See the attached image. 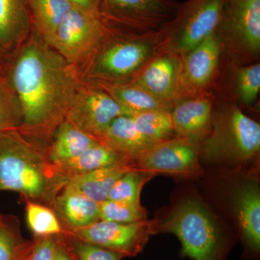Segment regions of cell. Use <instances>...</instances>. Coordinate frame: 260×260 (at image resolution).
Here are the masks:
<instances>
[{
	"instance_id": "cell-1",
	"label": "cell",
	"mask_w": 260,
	"mask_h": 260,
	"mask_svg": "<svg viewBox=\"0 0 260 260\" xmlns=\"http://www.w3.org/2000/svg\"><path fill=\"white\" fill-rule=\"evenodd\" d=\"M39 39L32 36L24 44L10 73L24 124L32 128L66 115L83 83L76 67Z\"/></svg>"
},
{
	"instance_id": "cell-2",
	"label": "cell",
	"mask_w": 260,
	"mask_h": 260,
	"mask_svg": "<svg viewBox=\"0 0 260 260\" xmlns=\"http://www.w3.org/2000/svg\"><path fill=\"white\" fill-rule=\"evenodd\" d=\"M160 30L142 34H121L109 29L88 61L87 78L90 83H119L129 81L161 48Z\"/></svg>"
},
{
	"instance_id": "cell-3",
	"label": "cell",
	"mask_w": 260,
	"mask_h": 260,
	"mask_svg": "<svg viewBox=\"0 0 260 260\" xmlns=\"http://www.w3.org/2000/svg\"><path fill=\"white\" fill-rule=\"evenodd\" d=\"M260 148V125L237 107L227 104L213 112L211 131L200 155L213 165L237 168L249 161Z\"/></svg>"
},
{
	"instance_id": "cell-4",
	"label": "cell",
	"mask_w": 260,
	"mask_h": 260,
	"mask_svg": "<svg viewBox=\"0 0 260 260\" xmlns=\"http://www.w3.org/2000/svg\"><path fill=\"white\" fill-rule=\"evenodd\" d=\"M153 233L175 234L181 254L193 260H223L228 241L203 202L191 198L183 201L161 221H151Z\"/></svg>"
},
{
	"instance_id": "cell-5",
	"label": "cell",
	"mask_w": 260,
	"mask_h": 260,
	"mask_svg": "<svg viewBox=\"0 0 260 260\" xmlns=\"http://www.w3.org/2000/svg\"><path fill=\"white\" fill-rule=\"evenodd\" d=\"M40 158L14 129L0 132V191L42 196L47 179Z\"/></svg>"
},
{
	"instance_id": "cell-6",
	"label": "cell",
	"mask_w": 260,
	"mask_h": 260,
	"mask_svg": "<svg viewBox=\"0 0 260 260\" xmlns=\"http://www.w3.org/2000/svg\"><path fill=\"white\" fill-rule=\"evenodd\" d=\"M225 0H188L160 28V51L183 56L216 31Z\"/></svg>"
},
{
	"instance_id": "cell-7",
	"label": "cell",
	"mask_w": 260,
	"mask_h": 260,
	"mask_svg": "<svg viewBox=\"0 0 260 260\" xmlns=\"http://www.w3.org/2000/svg\"><path fill=\"white\" fill-rule=\"evenodd\" d=\"M109 27V22L100 13L73 7L49 46L77 68V65L90 61L104 40Z\"/></svg>"
},
{
	"instance_id": "cell-8",
	"label": "cell",
	"mask_w": 260,
	"mask_h": 260,
	"mask_svg": "<svg viewBox=\"0 0 260 260\" xmlns=\"http://www.w3.org/2000/svg\"><path fill=\"white\" fill-rule=\"evenodd\" d=\"M134 160L135 169L153 175L195 176L201 173L199 145L179 136L155 143Z\"/></svg>"
},
{
	"instance_id": "cell-9",
	"label": "cell",
	"mask_w": 260,
	"mask_h": 260,
	"mask_svg": "<svg viewBox=\"0 0 260 260\" xmlns=\"http://www.w3.org/2000/svg\"><path fill=\"white\" fill-rule=\"evenodd\" d=\"M123 115L129 114L107 92L93 84L82 83L65 116L85 133L101 138L107 126Z\"/></svg>"
},
{
	"instance_id": "cell-10",
	"label": "cell",
	"mask_w": 260,
	"mask_h": 260,
	"mask_svg": "<svg viewBox=\"0 0 260 260\" xmlns=\"http://www.w3.org/2000/svg\"><path fill=\"white\" fill-rule=\"evenodd\" d=\"M180 6L173 0H102L99 12L109 23L148 31L162 28Z\"/></svg>"
},
{
	"instance_id": "cell-11",
	"label": "cell",
	"mask_w": 260,
	"mask_h": 260,
	"mask_svg": "<svg viewBox=\"0 0 260 260\" xmlns=\"http://www.w3.org/2000/svg\"><path fill=\"white\" fill-rule=\"evenodd\" d=\"M151 234L152 222L148 220L120 223L100 220L75 229L77 240L96 244L124 256H136L141 252Z\"/></svg>"
},
{
	"instance_id": "cell-12",
	"label": "cell",
	"mask_w": 260,
	"mask_h": 260,
	"mask_svg": "<svg viewBox=\"0 0 260 260\" xmlns=\"http://www.w3.org/2000/svg\"><path fill=\"white\" fill-rule=\"evenodd\" d=\"M218 31L246 54L260 49V0H225Z\"/></svg>"
},
{
	"instance_id": "cell-13",
	"label": "cell",
	"mask_w": 260,
	"mask_h": 260,
	"mask_svg": "<svg viewBox=\"0 0 260 260\" xmlns=\"http://www.w3.org/2000/svg\"><path fill=\"white\" fill-rule=\"evenodd\" d=\"M221 46L220 34L216 30L181 56L179 91L194 93L210 83L218 68Z\"/></svg>"
},
{
	"instance_id": "cell-14",
	"label": "cell",
	"mask_w": 260,
	"mask_h": 260,
	"mask_svg": "<svg viewBox=\"0 0 260 260\" xmlns=\"http://www.w3.org/2000/svg\"><path fill=\"white\" fill-rule=\"evenodd\" d=\"M180 61L176 54L161 52L150 59L129 81L153 96L172 104L179 92Z\"/></svg>"
},
{
	"instance_id": "cell-15",
	"label": "cell",
	"mask_w": 260,
	"mask_h": 260,
	"mask_svg": "<svg viewBox=\"0 0 260 260\" xmlns=\"http://www.w3.org/2000/svg\"><path fill=\"white\" fill-rule=\"evenodd\" d=\"M173 125L177 136L199 144L211 131L213 104L205 98L188 99L172 109Z\"/></svg>"
},
{
	"instance_id": "cell-16",
	"label": "cell",
	"mask_w": 260,
	"mask_h": 260,
	"mask_svg": "<svg viewBox=\"0 0 260 260\" xmlns=\"http://www.w3.org/2000/svg\"><path fill=\"white\" fill-rule=\"evenodd\" d=\"M236 211L245 249L251 255L260 250V191L258 184L247 181L238 188Z\"/></svg>"
},
{
	"instance_id": "cell-17",
	"label": "cell",
	"mask_w": 260,
	"mask_h": 260,
	"mask_svg": "<svg viewBox=\"0 0 260 260\" xmlns=\"http://www.w3.org/2000/svg\"><path fill=\"white\" fill-rule=\"evenodd\" d=\"M32 28L28 0H0V51L21 44Z\"/></svg>"
},
{
	"instance_id": "cell-18",
	"label": "cell",
	"mask_w": 260,
	"mask_h": 260,
	"mask_svg": "<svg viewBox=\"0 0 260 260\" xmlns=\"http://www.w3.org/2000/svg\"><path fill=\"white\" fill-rule=\"evenodd\" d=\"M90 83L107 92L130 116L148 111H171L173 108L172 104L153 96L130 81L119 83L105 82Z\"/></svg>"
},
{
	"instance_id": "cell-19",
	"label": "cell",
	"mask_w": 260,
	"mask_h": 260,
	"mask_svg": "<svg viewBox=\"0 0 260 260\" xmlns=\"http://www.w3.org/2000/svg\"><path fill=\"white\" fill-rule=\"evenodd\" d=\"M101 138L133 160L155 144L137 129L133 117L129 115L116 118L104 130Z\"/></svg>"
},
{
	"instance_id": "cell-20",
	"label": "cell",
	"mask_w": 260,
	"mask_h": 260,
	"mask_svg": "<svg viewBox=\"0 0 260 260\" xmlns=\"http://www.w3.org/2000/svg\"><path fill=\"white\" fill-rule=\"evenodd\" d=\"M133 169L135 168L132 166L119 165L78 174L71 179L68 187L100 204L108 199L109 191L116 181Z\"/></svg>"
},
{
	"instance_id": "cell-21",
	"label": "cell",
	"mask_w": 260,
	"mask_h": 260,
	"mask_svg": "<svg viewBox=\"0 0 260 260\" xmlns=\"http://www.w3.org/2000/svg\"><path fill=\"white\" fill-rule=\"evenodd\" d=\"M28 4L32 27L49 45L73 5L68 0H28Z\"/></svg>"
},
{
	"instance_id": "cell-22",
	"label": "cell",
	"mask_w": 260,
	"mask_h": 260,
	"mask_svg": "<svg viewBox=\"0 0 260 260\" xmlns=\"http://www.w3.org/2000/svg\"><path fill=\"white\" fill-rule=\"evenodd\" d=\"M100 142L98 138L85 133L66 119L56 131L51 149L50 158L52 161L63 164L76 158Z\"/></svg>"
},
{
	"instance_id": "cell-23",
	"label": "cell",
	"mask_w": 260,
	"mask_h": 260,
	"mask_svg": "<svg viewBox=\"0 0 260 260\" xmlns=\"http://www.w3.org/2000/svg\"><path fill=\"white\" fill-rule=\"evenodd\" d=\"M133 160L129 155L121 153L105 142L101 141L98 144L85 150L76 158L61 164V167L67 170L76 173L90 172L119 165H128Z\"/></svg>"
},
{
	"instance_id": "cell-24",
	"label": "cell",
	"mask_w": 260,
	"mask_h": 260,
	"mask_svg": "<svg viewBox=\"0 0 260 260\" xmlns=\"http://www.w3.org/2000/svg\"><path fill=\"white\" fill-rule=\"evenodd\" d=\"M58 205L65 220L75 229L100 220V204L69 187L59 198Z\"/></svg>"
},
{
	"instance_id": "cell-25",
	"label": "cell",
	"mask_w": 260,
	"mask_h": 260,
	"mask_svg": "<svg viewBox=\"0 0 260 260\" xmlns=\"http://www.w3.org/2000/svg\"><path fill=\"white\" fill-rule=\"evenodd\" d=\"M137 129L154 143L172 138L174 133L171 111L152 110L132 116Z\"/></svg>"
},
{
	"instance_id": "cell-26",
	"label": "cell",
	"mask_w": 260,
	"mask_h": 260,
	"mask_svg": "<svg viewBox=\"0 0 260 260\" xmlns=\"http://www.w3.org/2000/svg\"><path fill=\"white\" fill-rule=\"evenodd\" d=\"M153 174L136 169H130L113 185L107 200L130 204H140V191Z\"/></svg>"
},
{
	"instance_id": "cell-27",
	"label": "cell",
	"mask_w": 260,
	"mask_h": 260,
	"mask_svg": "<svg viewBox=\"0 0 260 260\" xmlns=\"http://www.w3.org/2000/svg\"><path fill=\"white\" fill-rule=\"evenodd\" d=\"M100 220L120 223H133L148 220L140 204H130L107 200L100 203Z\"/></svg>"
},
{
	"instance_id": "cell-28",
	"label": "cell",
	"mask_w": 260,
	"mask_h": 260,
	"mask_svg": "<svg viewBox=\"0 0 260 260\" xmlns=\"http://www.w3.org/2000/svg\"><path fill=\"white\" fill-rule=\"evenodd\" d=\"M26 218L29 227L36 235L49 237L61 232L60 225L54 214L42 205L29 203Z\"/></svg>"
},
{
	"instance_id": "cell-29",
	"label": "cell",
	"mask_w": 260,
	"mask_h": 260,
	"mask_svg": "<svg viewBox=\"0 0 260 260\" xmlns=\"http://www.w3.org/2000/svg\"><path fill=\"white\" fill-rule=\"evenodd\" d=\"M238 94L242 102L251 107L256 102L260 90V64L241 68L237 75Z\"/></svg>"
},
{
	"instance_id": "cell-30",
	"label": "cell",
	"mask_w": 260,
	"mask_h": 260,
	"mask_svg": "<svg viewBox=\"0 0 260 260\" xmlns=\"http://www.w3.org/2000/svg\"><path fill=\"white\" fill-rule=\"evenodd\" d=\"M22 118L18 100L9 85L0 78V132L14 129Z\"/></svg>"
},
{
	"instance_id": "cell-31",
	"label": "cell",
	"mask_w": 260,
	"mask_h": 260,
	"mask_svg": "<svg viewBox=\"0 0 260 260\" xmlns=\"http://www.w3.org/2000/svg\"><path fill=\"white\" fill-rule=\"evenodd\" d=\"M27 252L13 228L0 216V260H25Z\"/></svg>"
},
{
	"instance_id": "cell-32",
	"label": "cell",
	"mask_w": 260,
	"mask_h": 260,
	"mask_svg": "<svg viewBox=\"0 0 260 260\" xmlns=\"http://www.w3.org/2000/svg\"><path fill=\"white\" fill-rule=\"evenodd\" d=\"M73 249L79 260H121L123 254L91 243L75 241Z\"/></svg>"
},
{
	"instance_id": "cell-33",
	"label": "cell",
	"mask_w": 260,
	"mask_h": 260,
	"mask_svg": "<svg viewBox=\"0 0 260 260\" xmlns=\"http://www.w3.org/2000/svg\"><path fill=\"white\" fill-rule=\"evenodd\" d=\"M58 245L54 239L45 238L32 249L28 260H54Z\"/></svg>"
},
{
	"instance_id": "cell-34",
	"label": "cell",
	"mask_w": 260,
	"mask_h": 260,
	"mask_svg": "<svg viewBox=\"0 0 260 260\" xmlns=\"http://www.w3.org/2000/svg\"><path fill=\"white\" fill-rule=\"evenodd\" d=\"M68 1L75 8L86 10V11L100 13L99 10H100L102 0H68Z\"/></svg>"
},
{
	"instance_id": "cell-35",
	"label": "cell",
	"mask_w": 260,
	"mask_h": 260,
	"mask_svg": "<svg viewBox=\"0 0 260 260\" xmlns=\"http://www.w3.org/2000/svg\"><path fill=\"white\" fill-rule=\"evenodd\" d=\"M54 260H73V259L62 246L58 245Z\"/></svg>"
},
{
	"instance_id": "cell-36",
	"label": "cell",
	"mask_w": 260,
	"mask_h": 260,
	"mask_svg": "<svg viewBox=\"0 0 260 260\" xmlns=\"http://www.w3.org/2000/svg\"><path fill=\"white\" fill-rule=\"evenodd\" d=\"M28 256H29V255H28ZM28 256H27L26 259H25V260H28Z\"/></svg>"
}]
</instances>
